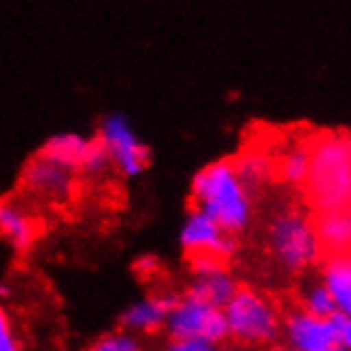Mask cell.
I'll return each instance as SVG.
<instances>
[{"instance_id":"6da1fadb","label":"cell","mask_w":351,"mask_h":351,"mask_svg":"<svg viewBox=\"0 0 351 351\" xmlns=\"http://www.w3.org/2000/svg\"><path fill=\"white\" fill-rule=\"evenodd\" d=\"M192 196L196 211L228 234L245 230L252 221V192L239 179L232 160H217L200 169L192 181Z\"/></svg>"},{"instance_id":"7a4b0ae2","label":"cell","mask_w":351,"mask_h":351,"mask_svg":"<svg viewBox=\"0 0 351 351\" xmlns=\"http://www.w3.org/2000/svg\"><path fill=\"white\" fill-rule=\"evenodd\" d=\"M311 147L306 190L319 213L347 211L351 198V143L343 132L319 134Z\"/></svg>"},{"instance_id":"3957f363","label":"cell","mask_w":351,"mask_h":351,"mask_svg":"<svg viewBox=\"0 0 351 351\" xmlns=\"http://www.w3.org/2000/svg\"><path fill=\"white\" fill-rule=\"evenodd\" d=\"M221 311L228 324V335L239 345H273L281 337V313L277 304L254 287H239Z\"/></svg>"},{"instance_id":"277c9868","label":"cell","mask_w":351,"mask_h":351,"mask_svg":"<svg viewBox=\"0 0 351 351\" xmlns=\"http://www.w3.org/2000/svg\"><path fill=\"white\" fill-rule=\"evenodd\" d=\"M268 245L281 266L290 271H302L324 254L313 219L298 209H287L275 215L268 226Z\"/></svg>"},{"instance_id":"5b68a950","label":"cell","mask_w":351,"mask_h":351,"mask_svg":"<svg viewBox=\"0 0 351 351\" xmlns=\"http://www.w3.org/2000/svg\"><path fill=\"white\" fill-rule=\"evenodd\" d=\"M164 326L171 332L173 341H204L217 347L226 339H230L221 308L200 302L188 294L179 296Z\"/></svg>"},{"instance_id":"8992f818","label":"cell","mask_w":351,"mask_h":351,"mask_svg":"<svg viewBox=\"0 0 351 351\" xmlns=\"http://www.w3.org/2000/svg\"><path fill=\"white\" fill-rule=\"evenodd\" d=\"M96 141L109 154L113 167L126 177H136L147 169L149 147L136 136L126 115L111 113L102 119Z\"/></svg>"},{"instance_id":"52a82bcc","label":"cell","mask_w":351,"mask_h":351,"mask_svg":"<svg viewBox=\"0 0 351 351\" xmlns=\"http://www.w3.org/2000/svg\"><path fill=\"white\" fill-rule=\"evenodd\" d=\"M181 245L188 252V256L211 254L223 262L237 252L234 234L221 230L211 217H206L196 209L190 211V215L185 217V223L181 228Z\"/></svg>"},{"instance_id":"ba28073f","label":"cell","mask_w":351,"mask_h":351,"mask_svg":"<svg viewBox=\"0 0 351 351\" xmlns=\"http://www.w3.org/2000/svg\"><path fill=\"white\" fill-rule=\"evenodd\" d=\"M281 335L294 351H332L337 349L328 319L308 315L300 306L281 317Z\"/></svg>"},{"instance_id":"9c48e42d","label":"cell","mask_w":351,"mask_h":351,"mask_svg":"<svg viewBox=\"0 0 351 351\" xmlns=\"http://www.w3.org/2000/svg\"><path fill=\"white\" fill-rule=\"evenodd\" d=\"M24 190L36 198L47 202H62L69 200L75 190V173L58 167V164L36 156L24 169Z\"/></svg>"},{"instance_id":"30bf717a","label":"cell","mask_w":351,"mask_h":351,"mask_svg":"<svg viewBox=\"0 0 351 351\" xmlns=\"http://www.w3.org/2000/svg\"><path fill=\"white\" fill-rule=\"evenodd\" d=\"M179 296L173 292H164L149 296L145 300H138L132 306H128V311L121 315V326L128 332H154V330L162 328L167 322V315L171 308L177 304Z\"/></svg>"},{"instance_id":"8fae6325","label":"cell","mask_w":351,"mask_h":351,"mask_svg":"<svg viewBox=\"0 0 351 351\" xmlns=\"http://www.w3.org/2000/svg\"><path fill=\"white\" fill-rule=\"evenodd\" d=\"M0 234L15 250H28L36 241L38 228L32 215L17 200H0Z\"/></svg>"},{"instance_id":"7c38bea8","label":"cell","mask_w":351,"mask_h":351,"mask_svg":"<svg viewBox=\"0 0 351 351\" xmlns=\"http://www.w3.org/2000/svg\"><path fill=\"white\" fill-rule=\"evenodd\" d=\"M90 145H92V138L84 134L62 132V134H53L51 138H47V143L38 156H43L45 160L58 164V167L75 173L81 169V164H84Z\"/></svg>"},{"instance_id":"4fadbf2b","label":"cell","mask_w":351,"mask_h":351,"mask_svg":"<svg viewBox=\"0 0 351 351\" xmlns=\"http://www.w3.org/2000/svg\"><path fill=\"white\" fill-rule=\"evenodd\" d=\"M328 294L332 296L339 313H351V260L347 254H330L324 260L322 279Z\"/></svg>"},{"instance_id":"5bb4252c","label":"cell","mask_w":351,"mask_h":351,"mask_svg":"<svg viewBox=\"0 0 351 351\" xmlns=\"http://www.w3.org/2000/svg\"><path fill=\"white\" fill-rule=\"evenodd\" d=\"M313 228L317 241L322 245V252L330 254H347L351 243V217L349 211H328L319 213L313 219Z\"/></svg>"},{"instance_id":"9a60e30c","label":"cell","mask_w":351,"mask_h":351,"mask_svg":"<svg viewBox=\"0 0 351 351\" xmlns=\"http://www.w3.org/2000/svg\"><path fill=\"white\" fill-rule=\"evenodd\" d=\"M237 290H239V285H237L234 277L226 271V266H223L219 271L196 277L194 283L190 285V290L185 294L200 300V302L211 304L215 308H223L230 302V298L234 296Z\"/></svg>"},{"instance_id":"2e32d148","label":"cell","mask_w":351,"mask_h":351,"mask_svg":"<svg viewBox=\"0 0 351 351\" xmlns=\"http://www.w3.org/2000/svg\"><path fill=\"white\" fill-rule=\"evenodd\" d=\"M232 164H234V171H237L239 179L243 181V185L250 192L268 183V179H271L275 173L273 158L264 154L262 149H247L237 160H232Z\"/></svg>"},{"instance_id":"e0dca14e","label":"cell","mask_w":351,"mask_h":351,"mask_svg":"<svg viewBox=\"0 0 351 351\" xmlns=\"http://www.w3.org/2000/svg\"><path fill=\"white\" fill-rule=\"evenodd\" d=\"M308 158H311V147L296 143V145L287 147V152L281 156L279 164H275V169L287 183H304L306 173H308Z\"/></svg>"},{"instance_id":"ac0fdd59","label":"cell","mask_w":351,"mask_h":351,"mask_svg":"<svg viewBox=\"0 0 351 351\" xmlns=\"http://www.w3.org/2000/svg\"><path fill=\"white\" fill-rule=\"evenodd\" d=\"M300 308L306 311L308 315H315L322 319H328L332 313H337L335 300L328 294L322 281H311L304 287L302 296H300Z\"/></svg>"},{"instance_id":"d6986e66","label":"cell","mask_w":351,"mask_h":351,"mask_svg":"<svg viewBox=\"0 0 351 351\" xmlns=\"http://www.w3.org/2000/svg\"><path fill=\"white\" fill-rule=\"evenodd\" d=\"M90 351H143L138 339L128 332V330H115V332H109L102 339H98Z\"/></svg>"},{"instance_id":"ffe728a7","label":"cell","mask_w":351,"mask_h":351,"mask_svg":"<svg viewBox=\"0 0 351 351\" xmlns=\"http://www.w3.org/2000/svg\"><path fill=\"white\" fill-rule=\"evenodd\" d=\"M111 167H113V164H111V158L105 152V147H102L96 138H92L88 156H86V160H84V164H81L79 171H84L90 177H100V175H105Z\"/></svg>"},{"instance_id":"44dd1931","label":"cell","mask_w":351,"mask_h":351,"mask_svg":"<svg viewBox=\"0 0 351 351\" xmlns=\"http://www.w3.org/2000/svg\"><path fill=\"white\" fill-rule=\"evenodd\" d=\"M328 324H330V330H332L335 345L339 349L349 351V345H351V319H349V315L337 311L328 317Z\"/></svg>"},{"instance_id":"7402d4cb","label":"cell","mask_w":351,"mask_h":351,"mask_svg":"<svg viewBox=\"0 0 351 351\" xmlns=\"http://www.w3.org/2000/svg\"><path fill=\"white\" fill-rule=\"evenodd\" d=\"M0 351H19V341L15 337L9 313L0 306Z\"/></svg>"},{"instance_id":"603a6c76","label":"cell","mask_w":351,"mask_h":351,"mask_svg":"<svg viewBox=\"0 0 351 351\" xmlns=\"http://www.w3.org/2000/svg\"><path fill=\"white\" fill-rule=\"evenodd\" d=\"M188 258H190V266L196 277L209 275L213 271L223 268V260H219L217 256H211V254H196V256H188Z\"/></svg>"},{"instance_id":"cb8c5ba5","label":"cell","mask_w":351,"mask_h":351,"mask_svg":"<svg viewBox=\"0 0 351 351\" xmlns=\"http://www.w3.org/2000/svg\"><path fill=\"white\" fill-rule=\"evenodd\" d=\"M167 351H217V347L204 341H171Z\"/></svg>"},{"instance_id":"d4e9b609","label":"cell","mask_w":351,"mask_h":351,"mask_svg":"<svg viewBox=\"0 0 351 351\" xmlns=\"http://www.w3.org/2000/svg\"><path fill=\"white\" fill-rule=\"evenodd\" d=\"M134 268H136V273H138V275H143V277H152V275L158 273L160 260H158L156 256H152V254H145V256H141V258L136 260Z\"/></svg>"},{"instance_id":"484cf974","label":"cell","mask_w":351,"mask_h":351,"mask_svg":"<svg viewBox=\"0 0 351 351\" xmlns=\"http://www.w3.org/2000/svg\"><path fill=\"white\" fill-rule=\"evenodd\" d=\"M217 351H252L250 347H245V345H239V343H230V345H223L221 349Z\"/></svg>"},{"instance_id":"4316f807","label":"cell","mask_w":351,"mask_h":351,"mask_svg":"<svg viewBox=\"0 0 351 351\" xmlns=\"http://www.w3.org/2000/svg\"><path fill=\"white\" fill-rule=\"evenodd\" d=\"M9 294H11V287L7 283L0 285V296H9Z\"/></svg>"},{"instance_id":"83f0119b","label":"cell","mask_w":351,"mask_h":351,"mask_svg":"<svg viewBox=\"0 0 351 351\" xmlns=\"http://www.w3.org/2000/svg\"><path fill=\"white\" fill-rule=\"evenodd\" d=\"M271 351H294V349H290V347L285 345V347H275V349H271Z\"/></svg>"},{"instance_id":"f1b7e54d","label":"cell","mask_w":351,"mask_h":351,"mask_svg":"<svg viewBox=\"0 0 351 351\" xmlns=\"http://www.w3.org/2000/svg\"><path fill=\"white\" fill-rule=\"evenodd\" d=\"M332 351H345V349H339V347H337V349H332Z\"/></svg>"}]
</instances>
